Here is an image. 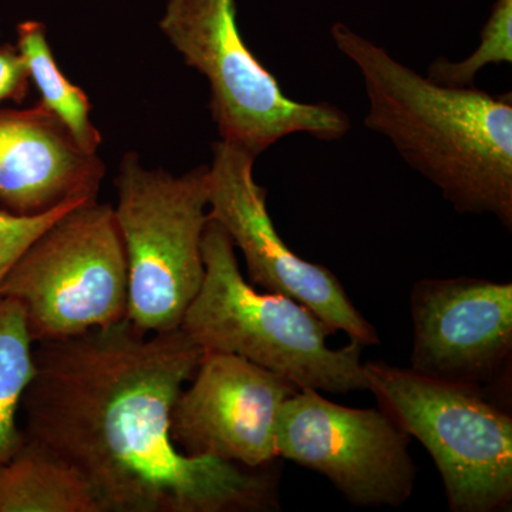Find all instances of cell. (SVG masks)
<instances>
[{
	"instance_id": "1",
	"label": "cell",
	"mask_w": 512,
	"mask_h": 512,
	"mask_svg": "<svg viewBox=\"0 0 512 512\" xmlns=\"http://www.w3.org/2000/svg\"><path fill=\"white\" fill-rule=\"evenodd\" d=\"M202 355L181 329L146 333L127 319L36 343L23 433L79 471L100 512L278 511L269 466L187 456L171 439Z\"/></svg>"
},
{
	"instance_id": "2",
	"label": "cell",
	"mask_w": 512,
	"mask_h": 512,
	"mask_svg": "<svg viewBox=\"0 0 512 512\" xmlns=\"http://www.w3.org/2000/svg\"><path fill=\"white\" fill-rule=\"evenodd\" d=\"M333 43L359 69L365 124L461 214H491L512 229V96L448 87L414 72L345 23Z\"/></svg>"
},
{
	"instance_id": "3",
	"label": "cell",
	"mask_w": 512,
	"mask_h": 512,
	"mask_svg": "<svg viewBox=\"0 0 512 512\" xmlns=\"http://www.w3.org/2000/svg\"><path fill=\"white\" fill-rule=\"evenodd\" d=\"M204 281L180 329L202 352L232 353L298 386L348 394L367 390L362 352L350 340L332 349L336 333L302 303L281 293L256 291L239 269L235 247L217 222L202 235Z\"/></svg>"
},
{
	"instance_id": "4",
	"label": "cell",
	"mask_w": 512,
	"mask_h": 512,
	"mask_svg": "<svg viewBox=\"0 0 512 512\" xmlns=\"http://www.w3.org/2000/svg\"><path fill=\"white\" fill-rule=\"evenodd\" d=\"M237 15V0H167L158 23L183 62L207 80L220 140L255 158L292 134L342 140L352 128L348 114L286 96L245 43Z\"/></svg>"
},
{
	"instance_id": "5",
	"label": "cell",
	"mask_w": 512,
	"mask_h": 512,
	"mask_svg": "<svg viewBox=\"0 0 512 512\" xmlns=\"http://www.w3.org/2000/svg\"><path fill=\"white\" fill-rule=\"evenodd\" d=\"M114 187L128 271L127 320L146 333L180 329L204 281L208 165L175 175L147 168L136 151H127Z\"/></svg>"
},
{
	"instance_id": "6",
	"label": "cell",
	"mask_w": 512,
	"mask_h": 512,
	"mask_svg": "<svg viewBox=\"0 0 512 512\" xmlns=\"http://www.w3.org/2000/svg\"><path fill=\"white\" fill-rule=\"evenodd\" d=\"M367 390L429 451L453 512H497L512 503V417L484 390L441 382L384 362L363 363Z\"/></svg>"
},
{
	"instance_id": "7",
	"label": "cell",
	"mask_w": 512,
	"mask_h": 512,
	"mask_svg": "<svg viewBox=\"0 0 512 512\" xmlns=\"http://www.w3.org/2000/svg\"><path fill=\"white\" fill-rule=\"evenodd\" d=\"M0 298L22 306L35 343L126 320V252L113 205L83 202L53 222L12 266Z\"/></svg>"
},
{
	"instance_id": "8",
	"label": "cell",
	"mask_w": 512,
	"mask_h": 512,
	"mask_svg": "<svg viewBox=\"0 0 512 512\" xmlns=\"http://www.w3.org/2000/svg\"><path fill=\"white\" fill-rule=\"evenodd\" d=\"M410 436L383 410L352 409L313 389L282 404L278 457L316 471L362 508H397L412 497L417 467Z\"/></svg>"
},
{
	"instance_id": "9",
	"label": "cell",
	"mask_w": 512,
	"mask_h": 512,
	"mask_svg": "<svg viewBox=\"0 0 512 512\" xmlns=\"http://www.w3.org/2000/svg\"><path fill=\"white\" fill-rule=\"evenodd\" d=\"M256 158L237 146L212 144L208 220L220 224L247 262L248 279L266 292L302 303L329 328L348 333L362 346L379 345L372 323L363 318L338 276L289 248L266 207V188L255 181Z\"/></svg>"
},
{
	"instance_id": "10",
	"label": "cell",
	"mask_w": 512,
	"mask_h": 512,
	"mask_svg": "<svg viewBox=\"0 0 512 512\" xmlns=\"http://www.w3.org/2000/svg\"><path fill=\"white\" fill-rule=\"evenodd\" d=\"M188 383L170 417L171 439L181 453L248 468L274 463L279 413L298 386L222 352H204Z\"/></svg>"
},
{
	"instance_id": "11",
	"label": "cell",
	"mask_w": 512,
	"mask_h": 512,
	"mask_svg": "<svg viewBox=\"0 0 512 512\" xmlns=\"http://www.w3.org/2000/svg\"><path fill=\"white\" fill-rule=\"evenodd\" d=\"M410 301L414 373L485 392L510 372V282L468 276L421 279Z\"/></svg>"
},
{
	"instance_id": "12",
	"label": "cell",
	"mask_w": 512,
	"mask_h": 512,
	"mask_svg": "<svg viewBox=\"0 0 512 512\" xmlns=\"http://www.w3.org/2000/svg\"><path fill=\"white\" fill-rule=\"evenodd\" d=\"M106 175L99 154L87 153L42 101L0 107V208L46 214L97 200Z\"/></svg>"
},
{
	"instance_id": "13",
	"label": "cell",
	"mask_w": 512,
	"mask_h": 512,
	"mask_svg": "<svg viewBox=\"0 0 512 512\" xmlns=\"http://www.w3.org/2000/svg\"><path fill=\"white\" fill-rule=\"evenodd\" d=\"M0 512H100L76 468L35 441L0 464Z\"/></svg>"
},
{
	"instance_id": "14",
	"label": "cell",
	"mask_w": 512,
	"mask_h": 512,
	"mask_svg": "<svg viewBox=\"0 0 512 512\" xmlns=\"http://www.w3.org/2000/svg\"><path fill=\"white\" fill-rule=\"evenodd\" d=\"M16 47L28 64L30 80L39 90L40 101L63 121L83 150L99 154L103 137L92 121V103L86 92L70 82L57 66L47 42L45 23L20 22L16 28Z\"/></svg>"
},
{
	"instance_id": "15",
	"label": "cell",
	"mask_w": 512,
	"mask_h": 512,
	"mask_svg": "<svg viewBox=\"0 0 512 512\" xmlns=\"http://www.w3.org/2000/svg\"><path fill=\"white\" fill-rule=\"evenodd\" d=\"M35 345L22 306L0 298V464L26 440L18 417L36 373Z\"/></svg>"
},
{
	"instance_id": "16",
	"label": "cell",
	"mask_w": 512,
	"mask_h": 512,
	"mask_svg": "<svg viewBox=\"0 0 512 512\" xmlns=\"http://www.w3.org/2000/svg\"><path fill=\"white\" fill-rule=\"evenodd\" d=\"M511 63L512 0H495L493 10L481 30L476 52L461 62L437 57L430 64L427 77L443 86L471 87L485 66Z\"/></svg>"
},
{
	"instance_id": "17",
	"label": "cell",
	"mask_w": 512,
	"mask_h": 512,
	"mask_svg": "<svg viewBox=\"0 0 512 512\" xmlns=\"http://www.w3.org/2000/svg\"><path fill=\"white\" fill-rule=\"evenodd\" d=\"M80 204L63 205L46 214L32 215V217L12 214L0 208V285L30 244L53 222Z\"/></svg>"
},
{
	"instance_id": "18",
	"label": "cell",
	"mask_w": 512,
	"mask_h": 512,
	"mask_svg": "<svg viewBox=\"0 0 512 512\" xmlns=\"http://www.w3.org/2000/svg\"><path fill=\"white\" fill-rule=\"evenodd\" d=\"M28 64L18 47L0 42V104L5 101L22 106L30 93Z\"/></svg>"
}]
</instances>
